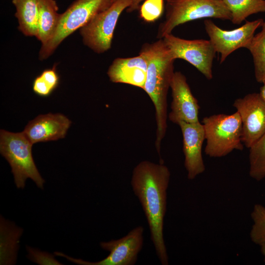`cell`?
Here are the masks:
<instances>
[{
	"label": "cell",
	"instance_id": "ac0fdd59",
	"mask_svg": "<svg viewBox=\"0 0 265 265\" xmlns=\"http://www.w3.org/2000/svg\"><path fill=\"white\" fill-rule=\"evenodd\" d=\"M231 13L230 21L239 25L248 16L265 12V0H222Z\"/></svg>",
	"mask_w": 265,
	"mask_h": 265
},
{
	"label": "cell",
	"instance_id": "277c9868",
	"mask_svg": "<svg viewBox=\"0 0 265 265\" xmlns=\"http://www.w3.org/2000/svg\"><path fill=\"white\" fill-rule=\"evenodd\" d=\"M202 122L206 140V155L221 158L234 150H243L242 123L237 111L230 115L218 114L205 117Z\"/></svg>",
	"mask_w": 265,
	"mask_h": 265
},
{
	"label": "cell",
	"instance_id": "30bf717a",
	"mask_svg": "<svg viewBox=\"0 0 265 265\" xmlns=\"http://www.w3.org/2000/svg\"><path fill=\"white\" fill-rule=\"evenodd\" d=\"M262 19L246 21L239 27L230 30L223 29L211 20L204 22L205 30L215 52L220 54L222 63L235 51L242 48L248 49L257 28L264 22Z\"/></svg>",
	"mask_w": 265,
	"mask_h": 265
},
{
	"label": "cell",
	"instance_id": "44dd1931",
	"mask_svg": "<svg viewBox=\"0 0 265 265\" xmlns=\"http://www.w3.org/2000/svg\"><path fill=\"white\" fill-rule=\"evenodd\" d=\"M251 217L253 224L250 238L254 244L260 246L265 243V207L259 204L254 205Z\"/></svg>",
	"mask_w": 265,
	"mask_h": 265
},
{
	"label": "cell",
	"instance_id": "83f0119b",
	"mask_svg": "<svg viewBox=\"0 0 265 265\" xmlns=\"http://www.w3.org/2000/svg\"><path fill=\"white\" fill-rule=\"evenodd\" d=\"M260 247L261 252L264 257V261L265 262V243L260 245Z\"/></svg>",
	"mask_w": 265,
	"mask_h": 265
},
{
	"label": "cell",
	"instance_id": "ba28073f",
	"mask_svg": "<svg viewBox=\"0 0 265 265\" xmlns=\"http://www.w3.org/2000/svg\"><path fill=\"white\" fill-rule=\"evenodd\" d=\"M162 39L174 59H184L207 80L212 79V64L216 52L210 40H186L172 33L166 34Z\"/></svg>",
	"mask_w": 265,
	"mask_h": 265
},
{
	"label": "cell",
	"instance_id": "9c48e42d",
	"mask_svg": "<svg viewBox=\"0 0 265 265\" xmlns=\"http://www.w3.org/2000/svg\"><path fill=\"white\" fill-rule=\"evenodd\" d=\"M143 233L144 228L139 226L120 239L101 242V248L109 251V254L106 258L96 262L74 259L59 252H55L54 254L81 265H133L143 246Z\"/></svg>",
	"mask_w": 265,
	"mask_h": 265
},
{
	"label": "cell",
	"instance_id": "6da1fadb",
	"mask_svg": "<svg viewBox=\"0 0 265 265\" xmlns=\"http://www.w3.org/2000/svg\"><path fill=\"white\" fill-rule=\"evenodd\" d=\"M170 178V171L164 163L143 160L133 169L131 181L146 217L157 255L162 265L169 263L163 225Z\"/></svg>",
	"mask_w": 265,
	"mask_h": 265
},
{
	"label": "cell",
	"instance_id": "e0dca14e",
	"mask_svg": "<svg viewBox=\"0 0 265 265\" xmlns=\"http://www.w3.org/2000/svg\"><path fill=\"white\" fill-rule=\"evenodd\" d=\"M38 0H12L16 8L18 29L25 35L37 37Z\"/></svg>",
	"mask_w": 265,
	"mask_h": 265
},
{
	"label": "cell",
	"instance_id": "484cf974",
	"mask_svg": "<svg viewBox=\"0 0 265 265\" xmlns=\"http://www.w3.org/2000/svg\"><path fill=\"white\" fill-rule=\"evenodd\" d=\"M143 0H132V5L128 8V11L131 12L137 9L139 7V4L140 2Z\"/></svg>",
	"mask_w": 265,
	"mask_h": 265
},
{
	"label": "cell",
	"instance_id": "d4e9b609",
	"mask_svg": "<svg viewBox=\"0 0 265 265\" xmlns=\"http://www.w3.org/2000/svg\"><path fill=\"white\" fill-rule=\"evenodd\" d=\"M40 75L53 90L57 87L59 78L55 66L44 70Z\"/></svg>",
	"mask_w": 265,
	"mask_h": 265
},
{
	"label": "cell",
	"instance_id": "cb8c5ba5",
	"mask_svg": "<svg viewBox=\"0 0 265 265\" xmlns=\"http://www.w3.org/2000/svg\"><path fill=\"white\" fill-rule=\"evenodd\" d=\"M32 89L35 94L44 97L50 96L53 91L40 75L34 80Z\"/></svg>",
	"mask_w": 265,
	"mask_h": 265
},
{
	"label": "cell",
	"instance_id": "8992f818",
	"mask_svg": "<svg viewBox=\"0 0 265 265\" xmlns=\"http://www.w3.org/2000/svg\"><path fill=\"white\" fill-rule=\"evenodd\" d=\"M111 0H76L61 14L59 22L52 38L41 45L40 60L49 57L68 36L80 29L98 13L108 8Z\"/></svg>",
	"mask_w": 265,
	"mask_h": 265
},
{
	"label": "cell",
	"instance_id": "603a6c76",
	"mask_svg": "<svg viewBox=\"0 0 265 265\" xmlns=\"http://www.w3.org/2000/svg\"><path fill=\"white\" fill-rule=\"evenodd\" d=\"M29 258L40 265H61L52 255L28 247Z\"/></svg>",
	"mask_w": 265,
	"mask_h": 265
},
{
	"label": "cell",
	"instance_id": "3957f363",
	"mask_svg": "<svg viewBox=\"0 0 265 265\" xmlns=\"http://www.w3.org/2000/svg\"><path fill=\"white\" fill-rule=\"evenodd\" d=\"M32 145L23 132L0 131V152L9 162L18 188H24L27 178L32 180L40 188H43L45 181L34 163Z\"/></svg>",
	"mask_w": 265,
	"mask_h": 265
},
{
	"label": "cell",
	"instance_id": "ffe728a7",
	"mask_svg": "<svg viewBox=\"0 0 265 265\" xmlns=\"http://www.w3.org/2000/svg\"><path fill=\"white\" fill-rule=\"evenodd\" d=\"M249 149V176L260 181L265 178V133Z\"/></svg>",
	"mask_w": 265,
	"mask_h": 265
},
{
	"label": "cell",
	"instance_id": "5b68a950",
	"mask_svg": "<svg viewBox=\"0 0 265 265\" xmlns=\"http://www.w3.org/2000/svg\"><path fill=\"white\" fill-rule=\"evenodd\" d=\"M164 21L159 25L158 38L162 39L176 26L203 18L231 20V13L222 0H165Z\"/></svg>",
	"mask_w": 265,
	"mask_h": 265
},
{
	"label": "cell",
	"instance_id": "5bb4252c",
	"mask_svg": "<svg viewBox=\"0 0 265 265\" xmlns=\"http://www.w3.org/2000/svg\"><path fill=\"white\" fill-rule=\"evenodd\" d=\"M71 123L61 113L40 114L28 123L23 132L33 144L55 141L65 137Z\"/></svg>",
	"mask_w": 265,
	"mask_h": 265
},
{
	"label": "cell",
	"instance_id": "2e32d148",
	"mask_svg": "<svg viewBox=\"0 0 265 265\" xmlns=\"http://www.w3.org/2000/svg\"><path fill=\"white\" fill-rule=\"evenodd\" d=\"M38 33L36 38L42 45L53 36L59 22L61 14L55 0H38Z\"/></svg>",
	"mask_w": 265,
	"mask_h": 265
},
{
	"label": "cell",
	"instance_id": "f1b7e54d",
	"mask_svg": "<svg viewBox=\"0 0 265 265\" xmlns=\"http://www.w3.org/2000/svg\"><path fill=\"white\" fill-rule=\"evenodd\" d=\"M115 0H111V1L112 3H113V2H114Z\"/></svg>",
	"mask_w": 265,
	"mask_h": 265
},
{
	"label": "cell",
	"instance_id": "4316f807",
	"mask_svg": "<svg viewBox=\"0 0 265 265\" xmlns=\"http://www.w3.org/2000/svg\"><path fill=\"white\" fill-rule=\"evenodd\" d=\"M263 84L264 85L260 88L259 94L265 101V83Z\"/></svg>",
	"mask_w": 265,
	"mask_h": 265
},
{
	"label": "cell",
	"instance_id": "9a60e30c",
	"mask_svg": "<svg viewBox=\"0 0 265 265\" xmlns=\"http://www.w3.org/2000/svg\"><path fill=\"white\" fill-rule=\"evenodd\" d=\"M147 71V61L139 54L132 57L115 58L107 74L112 82L128 84L143 89Z\"/></svg>",
	"mask_w": 265,
	"mask_h": 265
},
{
	"label": "cell",
	"instance_id": "7a4b0ae2",
	"mask_svg": "<svg viewBox=\"0 0 265 265\" xmlns=\"http://www.w3.org/2000/svg\"><path fill=\"white\" fill-rule=\"evenodd\" d=\"M139 54L147 61V71L143 90L153 103L157 125L155 147L161 159V143L167 129V96L172 79L175 59L163 40L143 45Z\"/></svg>",
	"mask_w": 265,
	"mask_h": 265
},
{
	"label": "cell",
	"instance_id": "8fae6325",
	"mask_svg": "<svg viewBox=\"0 0 265 265\" xmlns=\"http://www.w3.org/2000/svg\"><path fill=\"white\" fill-rule=\"evenodd\" d=\"M234 106L242 123L243 144L249 148L265 133V101L259 93L237 99Z\"/></svg>",
	"mask_w": 265,
	"mask_h": 265
},
{
	"label": "cell",
	"instance_id": "7402d4cb",
	"mask_svg": "<svg viewBox=\"0 0 265 265\" xmlns=\"http://www.w3.org/2000/svg\"><path fill=\"white\" fill-rule=\"evenodd\" d=\"M165 0H145L140 7V16L146 22H153L162 15Z\"/></svg>",
	"mask_w": 265,
	"mask_h": 265
},
{
	"label": "cell",
	"instance_id": "52a82bcc",
	"mask_svg": "<svg viewBox=\"0 0 265 265\" xmlns=\"http://www.w3.org/2000/svg\"><path fill=\"white\" fill-rule=\"evenodd\" d=\"M132 0H116L80 29L84 44L97 53L111 48L114 31L122 12L130 7Z\"/></svg>",
	"mask_w": 265,
	"mask_h": 265
},
{
	"label": "cell",
	"instance_id": "d6986e66",
	"mask_svg": "<svg viewBox=\"0 0 265 265\" xmlns=\"http://www.w3.org/2000/svg\"><path fill=\"white\" fill-rule=\"evenodd\" d=\"M261 27V31L254 35L248 50L253 57L256 80L264 84L265 83V21Z\"/></svg>",
	"mask_w": 265,
	"mask_h": 265
},
{
	"label": "cell",
	"instance_id": "4fadbf2b",
	"mask_svg": "<svg viewBox=\"0 0 265 265\" xmlns=\"http://www.w3.org/2000/svg\"><path fill=\"white\" fill-rule=\"evenodd\" d=\"M178 125L183 135L184 165L187 178L192 180L205 170L202 153L203 143L205 140L204 127L200 122H180Z\"/></svg>",
	"mask_w": 265,
	"mask_h": 265
},
{
	"label": "cell",
	"instance_id": "7c38bea8",
	"mask_svg": "<svg viewBox=\"0 0 265 265\" xmlns=\"http://www.w3.org/2000/svg\"><path fill=\"white\" fill-rule=\"evenodd\" d=\"M172 100L170 121L178 124L180 122H199L200 106L193 95L185 75L180 72H174L170 84Z\"/></svg>",
	"mask_w": 265,
	"mask_h": 265
}]
</instances>
